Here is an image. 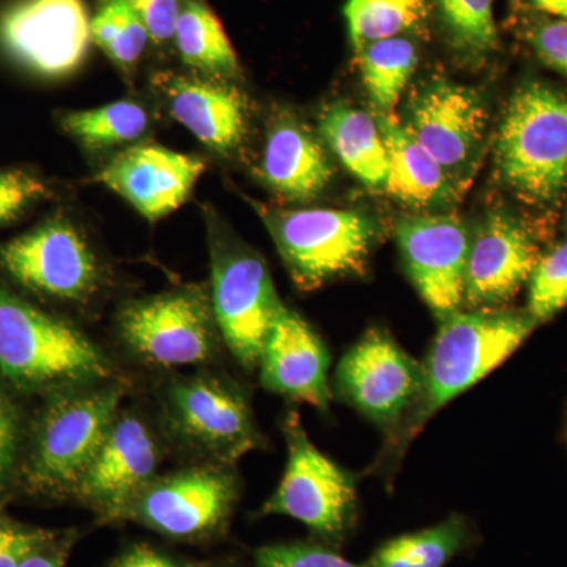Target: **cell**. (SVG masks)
Returning <instances> with one entry per match:
<instances>
[{
	"label": "cell",
	"mask_w": 567,
	"mask_h": 567,
	"mask_svg": "<svg viewBox=\"0 0 567 567\" xmlns=\"http://www.w3.org/2000/svg\"><path fill=\"white\" fill-rule=\"evenodd\" d=\"M197 156L155 144L133 145L115 155L96 181L132 204L148 221L181 208L204 174Z\"/></svg>",
	"instance_id": "9a60e30c"
},
{
	"label": "cell",
	"mask_w": 567,
	"mask_h": 567,
	"mask_svg": "<svg viewBox=\"0 0 567 567\" xmlns=\"http://www.w3.org/2000/svg\"><path fill=\"white\" fill-rule=\"evenodd\" d=\"M405 270L436 316L461 311L470 238L454 215L409 216L395 226Z\"/></svg>",
	"instance_id": "30bf717a"
},
{
	"label": "cell",
	"mask_w": 567,
	"mask_h": 567,
	"mask_svg": "<svg viewBox=\"0 0 567 567\" xmlns=\"http://www.w3.org/2000/svg\"><path fill=\"white\" fill-rule=\"evenodd\" d=\"M50 536L0 524V567H20L24 559L47 546Z\"/></svg>",
	"instance_id": "d590c367"
},
{
	"label": "cell",
	"mask_w": 567,
	"mask_h": 567,
	"mask_svg": "<svg viewBox=\"0 0 567 567\" xmlns=\"http://www.w3.org/2000/svg\"><path fill=\"white\" fill-rule=\"evenodd\" d=\"M234 498L229 476L215 470H193L152 484L134 503L137 516L152 528L164 535L192 537L218 527Z\"/></svg>",
	"instance_id": "e0dca14e"
},
{
	"label": "cell",
	"mask_w": 567,
	"mask_h": 567,
	"mask_svg": "<svg viewBox=\"0 0 567 567\" xmlns=\"http://www.w3.org/2000/svg\"><path fill=\"white\" fill-rule=\"evenodd\" d=\"M535 9L550 14L557 20L567 21V0H529Z\"/></svg>",
	"instance_id": "ab89813d"
},
{
	"label": "cell",
	"mask_w": 567,
	"mask_h": 567,
	"mask_svg": "<svg viewBox=\"0 0 567 567\" xmlns=\"http://www.w3.org/2000/svg\"><path fill=\"white\" fill-rule=\"evenodd\" d=\"M65 555L59 550H48L47 546L33 551L20 567H63Z\"/></svg>",
	"instance_id": "f35d334b"
},
{
	"label": "cell",
	"mask_w": 567,
	"mask_h": 567,
	"mask_svg": "<svg viewBox=\"0 0 567 567\" xmlns=\"http://www.w3.org/2000/svg\"><path fill=\"white\" fill-rule=\"evenodd\" d=\"M265 221L301 290L319 289L333 279L363 274L379 238L375 224L368 216L350 210L267 212Z\"/></svg>",
	"instance_id": "3957f363"
},
{
	"label": "cell",
	"mask_w": 567,
	"mask_h": 567,
	"mask_svg": "<svg viewBox=\"0 0 567 567\" xmlns=\"http://www.w3.org/2000/svg\"><path fill=\"white\" fill-rule=\"evenodd\" d=\"M48 193L40 178L24 171H0V226L17 218L28 205Z\"/></svg>",
	"instance_id": "d6a6232c"
},
{
	"label": "cell",
	"mask_w": 567,
	"mask_h": 567,
	"mask_svg": "<svg viewBox=\"0 0 567 567\" xmlns=\"http://www.w3.org/2000/svg\"><path fill=\"white\" fill-rule=\"evenodd\" d=\"M262 175L284 199L308 203L330 183L333 166L311 132L290 115H282L268 130Z\"/></svg>",
	"instance_id": "44dd1931"
},
{
	"label": "cell",
	"mask_w": 567,
	"mask_h": 567,
	"mask_svg": "<svg viewBox=\"0 0 567 567\" xmlns=\"http://www.w3.org/2000/svg\"><path fill=\"white\" fill-rule=\"evenodd\" d=\"M486 123V107L473 89L439 80L413 96L405 128L454 182L475 162Z\"/></svg>",
	"instance_id": "4fadbf2b"
},
{
	"label": "cell",
	"mask_w": 567,
	"mask_h": 567,
	"mask_svg": "<svg viewBox=\"0 0 567 567\" xmlns=\"http://www.w3.org/2000/svg\"><path fill=\"white\" fill-rule=\"evenodd\" d=\"M259 365L268 390L322 412L330 409V354L303 317L287 306L282 305L271 324Z\"/></svg>",
	"instance_id": "2e32d148"
},
{
	"label": "cell",
	"mask_w": 567,
	"mask_h": 567,
	"mask_svg": "<svg viewBox=\"0 0 567 567\" xmlns=\"http://www.w3.org/2000/svg\"><path fill=\"white\" fill-rule=\"evenodd\" d=\"M499 177L525 203L546 205L567 189V99L540 82L514 93L498 134Z\"/></svg>",
	"instance_id": "7a4b0ae2"
},
{
	"label": "cell",
	"mask_w": 567,
	"mask_h": 567,
	"mask_svg": "<svg viewBox=\"0 0 567 567\" xmlns=\"http://www.w3.org/2000/svg\"><path fill=\"white\" fill-rule=\"evenodd\" d=\"M267 265L251 252L219 254L213 264V315L230 352L256 368L279 309Z\"/></svg>",
	"instance_id": "9c48e42d"
},
{
	"label": "cell",
	"mask_w": 567,
	"mask_h": 567,
	"mask_svg": "<svg viewBox=\"0 0 567 567\" xmlns=\"http://www.w3.org/2000/svg\"><path fill=\"white\" fill-rule=\"evenodd\" d=\"M95 43L122 70L132 71L147 50V29L125 0H100L91 20Z\"/></svg>",
	"instance_id": "f1b7e54d"
},
{
	"label": "cell",
	"mask_w": 567,
	"mask_h": 567,
	"mask_svg": "<svg viewBox=\"0 0 567 567\" xmlns=\"http://www.w3.org/2000/svg\"><path fill=\"white\" fill-rule=\"evenodd\" d=\"M528 315L547 322L567 306V241L537 260L529 276Z\"/></svg>",
	"instance_id": "4dcf8cb0"
},
{
	"label": "cell",
	"mask_w": 567,
	"mask_h": 567,
	"mask_svg": "<svg viewBox=\"0 0 567 567\" xmlns=\"http://www.w3.org/2000/svg\"><path fill=\"white\" fill-rule=\"evenodd\" d=\"M256 567H365L354 565L330 548L308 544H279L256 554Z\"/></svg>",
	"instance_id": "1f68e13d"
},
{
	"label": "cell",
	"mask_w": 567,
	"mask_h": 567,
	"mask_svg": "<svg viewBox=\"0 0 567 567\" xmlns=\"http://www.w3.org/2000/svg\"><path fill=\"white\" fill-rule=\"evenodd\" d=\"M153 82L175 121L205 147L226 155L245 140L248 106L229 81L158 73Z\"/></svg>",
	"instance_id": "ac0fdd59"
},
{
	"label": "cell",
	"mask_w": 567,
	"mask_h": 567,
	"mask_svg": "<svg viewBox=\"0 0 567 567\" xmlns=\"http://www.w3.org/2000/svg\"><path fill=\"white\" fill-rule=\"evenodd\" d=\"M91 20L82 0H18L0 14V47L33 73L66 76L87 55Z\"/></svg>",
	"instance_id": "8992f818"
},
{
	"label": "cell",
	"mask_w": 567,
	"mask_h": 567,
	"mask_svg": "<svg viewBox=\"0 0 567 567\" xmlns=\"http://www.w3.org/2000/svg\"><path fill=\"white\" fill-rule=\"evenodd\" d=\"M112 567H178L169 558L148 547H133L121 558L115 559Z\"/></svg>",
	"instance_id": "74e56055"
},
{
	"label": "cell",
	"mask_w": 567,
	"mask_h": 567,
	"mask_svg": "<svg viewBox=\"0 0 567 567\" xmlns=\"http://www.w3.org/2000/svg\"><path fill=\"white\" fill-rule=\"evenodd\" d=\"M147 29L156 47L173 43L183 0H125Z\"/></svg>",
	"instance_id": "e575fe53"
},
{
	"label": "cell",
	"mask_w": 567,
	"mask_h": 567,
	"mask_svg": "<svg viewBox=\"0 0 567 567\" xmlns=\"http://www.w3.org/2000/svg\"><path fill=\"white\" fill-rule=\"evenodd\" d=\"M537 260L539 249L527 227L507 213H492L470 238L464 303L499 308L528 281Z\"/></svg>",
	"instance_id": "5bb4252c"
},
{
	"label": "cell",
	"mask_w": 567,
	"mask_h": 567,
	"mask_svg": "<svg viewBox=\"0 0 567 567\" xmlns=\"http://www.w3.org/2000/svg\"><path fill=\"white\" fill-rule=\"evenodd\" d=\"M174 44L183 63L205 78L230 81L240 74L233 43L204 0H183Z\"/></svg>",
	"instance_id": "cb8c5ba5"
},
{
	"label": "cell",
	"mask_w": 567,
	"mask_h": 567,
	"mask_svg": "<svg viewBox=\"0 0 567 567\" xmlns=\"http://www.w3.org/2000/svg\"><path fill=\"white\" fill-rule=\"evenodd\" d=\"M17 281L37 292L78 300L99 282V267L84 238L63 219H51L0 249Z\"/></svg>",
	"instance_id": "7c38bea8"
},
{
	"label": "cell",
	"mask_w": 567,
	"mask_h": 567,
	"mask_svg": "<svg viewBox=\"0 0 567 567\" xmlns=\"http://www.w3.org/2000/svg\"><path fill=\"white\" fill-rule=\"evenodd\" d=\"M527 40L540 61L567 78V21L546 18L533 22Z\"/></svg>",
	"instance_id": "836d02e7"
},
{
	"label": "cell",
	"mask_w": 567,
	"mask_h": 567,
	"mask_svg": "<svg viewBox=\"0 0 567 567\" xmlns=\"http://www.w3.org/2000/svg\"><path fill=\"white\" fill-rule=\"evenodd\" d=\"M358 54L365 91L377 112L393 114L417 65L415 44L404 37H393L374 41Z\"/></svg>",
	"instance_id": "484cf974"
},
{
	"label": "cell",
	"mask_w": 567,
	"mask_h": 567,
	"mask_svg": "<svg viewBox=\"0 0 567 567\" xmlns=\"http://www.w3.org/2000/svg\"><path fill=\"white\" fill-rule=\"evenodd\" d=\"M354 50L393 39L421 24L425 0H349L344 9Z\"/></svg>",
	"instance_id": "83f0119b"
},
{
	"label": "cell",
	"mask_w": 567,
	"mask_h": 567,
	"mask_svg": "<svg viewBox=\"0 0 567 567\" xmlns=\"http://www.w3.org/2000/svg\"><path fill=\"white\" fill-rule=\"evenodd\" d=\"M62 128L91 151L140 140L147 132V111L140 103L115 102L93 110L74 111L62 117Z\"/></svg>",
	"instance_id": "4316f807"
},
{
	"label": "cell",
	"mask_w": 567,
	"mask_h": 567,
	"mask_svg": "<svg viewBox=\"0 0 567 567\" xmlns=\"http://www.w3.org/2000/svg\"><path fill=\"white\" fill-rule=\"evenodd\" d=\"M173 406L183 432L224 461H235L256 445L244 399L216 380L197 377L175 386Z\"/></svg>",
	"instance_id": "ffe728a7"
},
{
	"label": "cell",
	"mask_w": 567,
	"mask_h": 567,
	"mask_svg": "<svg viewBox=\"0 0 567 567\" xmlns=\"http://www.w3.org/2000/svg\"><path fill=\"white\" fill-rule=\"evenodd\" d=\"M536 324L528 312L499 309L457 311L442 317L427 360L421 365L423 383L410 432L415 434L436 410L494 371Z\"/></svg>",
	"instance_id": "6da1fadb"
},
{
	"label": "cell",
	"mask_w": 567,
	"mask_h": 567,
	"mask_svg": "<svg viewBox=\"0 0 567 567\" xmlns=\"http://www.w3.org/2000/svg\"><path fill=\"white\" fill-rule=\"evenodd\" d=\"M17 420L9 405L0 401V475L9 468L17 451Z\"/></svg>",
	"instance_id": "8d00e7d4"
},
{
	"label": "cell",
	"mask_w": 567,
	"mask_h": 567,
	"mask_svg": "<svg viewBox=\"0 0 567 567\" xmlns=\"http://www.w3.org/2000/svg\"><path fill=\"white\" fill-rule=\"evenodd\" d=\"M390 158L385 192L410 207L432 208L454 197V182L394 114H375Z\"/></svg>",
	"instance_id": "7402d4cb"
},
{
	"label": "cell",
	"mask_w": 567,
	"mask_h": 567,
	"mask_svg": "<svg viewBox=\"0 0 567 567\" xmlns=\"http://www.w3.org/2000/svg\"><path fill=\"white\" fill-rule=\"evenodd\" d=\"M121 399V388H106L52 406L33 457V481L52 488L78 486L110 435Z\"/></svg>",
	"instance_id": "52a82bcc"
},
{
	"label": "cell",
	"mask_w": 567,
	"mask_h": 567,
	"mask_svg": "<svg viewBox=\"0 0 567 567\" xmlns=\"http://www.w3.org/2000/svg\"><path fill=\"white\" fill-rule=\"evenodd\" d=\"M320 133L350 174L371 188L385 189L390 158L375 115L334 103L320 118Z\"/></svg>",
	"instance_id": "603a6c76"
},
{
	"label": "cell",
	"mask_w": 567,
	"mask_h": 567,
	"mask_svg": "<svg viewBox=\"0 0 567 567\" xmlns=\"http://www.w3.org/2000/svg\"><path fill=\"white\" fill-rule=\"evenodd\" d=\"M456 50L468 58H486L498 47L492 0H436Z\"/></svg>",
	"instance_id": "f546056e"
},
{
	"label": "cell",
	"mask_w": 567,
	"mask_h": 567,
	"mask_svg": "<svg viewBox=\"0 0 567 567\" xmlns=\"http://www.w3.org/2000/svg\"><path fill=\"white\" fill-rule=\"evenodd\" d=\"M210 311L200 295L163 293L130 305L121 316L123 338L162 365L203 363L212 354Z\"/></svg>",
	"instance_id": "8fae6325"
},
{
	"label": "cell",
	"mask_w": 567,
	"mask_h": 567,
	"mask_svg": "<svg viewBox=\"0 0 567 567\" xmlns=\"http://www.w3.org/2000/svg\"><path fill=\"white\" fill-rule=\"evenodd\" d=\"M423 369L382 330L368 331L336 371L339 394L380 427H393L415 404Z\"/></svg>",
	"instance_id": "ba28073f"
},
{
	"label": "cell",
	"mask_w": 567,
	"mask_h": 567,
	"mask_svg": "<svg viewBox=\"0 0 567 567\" xmlns=\"http://www.w3.org/2000/svg\"><path fill=\"white\" fill-rule=\"evenodd\" d=\"M156 464L158 451L147 427L136 417H121L112 424L99 456L78 484V492L85 502L106 513H122L151 486Z\"/></svg>",
	"instance_id": "d6986e66"
},
{
	"label": "cell",
	"mask_w": 567,
	"mask_h": 567,
	"mask_svg": "<svg viewBox=\"0 0 567 567\" xmlns=\"http://www.w3.org/2000/svg\"><path fill=\"white\" fill-rule=\"evenodd\" d=\"M566 218H567V212H566Z\"/></svg>",
	"instance_id": "60d3db41"
},
{
	"label": "cell",
	"mask_w": 567,
	"mask_h": 567,
	"mask_svg": "<svg viewBox=\"0 0 567 567\" xmlns=\"http://www.w3.org/2000/svg\"><path fill=\"white\" fill-rule=\"evenodd\" d=\"M470 539L464 517L451 516L434 527L394 537L374 551L365 567H445Z\"/></svg>",
	"instance_id": "d4e9b609"
},
{
	"label": "cell",
	"mask_w": 567,
	"mask_h": 567,
	"mask_svg": "<svg viewBox=\"0 0 567 567\" xmlns=\"http://www.w3.org/2000/svg\"><path fill=\"white\" fill-rule=\"evenodd\" d=\"M286 436V472L262 513L292 517L317 535L341 539L357 509V480L312 445L298 413L287 416Z\"/></svg>",
	"instance_id": "5b68a950"
},
{
	"label": "cell",
	"mask_w": 567,
	"mask_h": 567,
	"mask_svg": "<svg viewBox=\"0 0 567 567\" xmlns=\"http://www.w3.org/2000/svg\"><path fill=\"white\" fill-rule=\"evenodd\" d=\"M0 371L14 382L103 379L111 364L80 331L0 290Z\"/></svg>",
	"instance_id": "277c9868"
}]
</instances>
